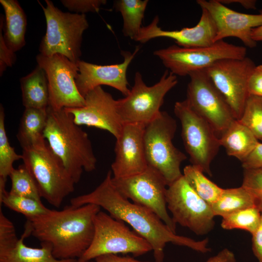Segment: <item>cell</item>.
<instances>
[{
	"mask_svg": "<svg viewBox=\"0 0 262 262\" xmlns=\"http://www.w3.org/2000/svg\"><path fill=\"white\" fill-rule=\"evenodd\" d=\"M112 173L109 171L102 182L93 191L71 198L70 205L77 207L95 204L107 211L112 217L128 223L150 244L154 262H164V248L169 243L202 253L211 251L207 238L196 241L177 235L153 212L131 202L122 196L112 182Z\"/></svg>",
	"mask_w": 262,
	"mask_h": 262,
	"instance_id": "6da1fadb",
	"label": "cell"
},
{
	"mask_svg": "<svg viewBox=\"0 0 262 262\" xmlns=\"http://www.w3.org/2000/svg\"><path fill=\"white\" fill-rule=\"evenodd\" d=\"M100 207L93 204L80 207L71 205L61 210L27 219L30 235L52 247L58 259L80 258L91 245L94 235V218Z\"/></svg>",
	"mask_w": 262,
	"mask_h": 262,
	"instance_id": "7a4b0ae2",
	"label": "cell"
},
{
	"mask_svg": "<svg viewBox=\"0 0 262 262\" xmlns=\"http://www.w3.org/2000/svg\"><path fill=\"white\" fill-rule=\"evenodd\" d=\"M48 120L43 136L77 183L83 171L96 169L97 160L88 134L76 124L72 115L65 108H47Z\"/></svg>",
	"mask_w": 262,
	"mask_h": 262,
	"instance_id": "3957f363",
	"label": "cell"
},
{
	"mask_svg": "<svg viewBox=\"0 0 262 262\" xmlns=\"http://www.w3.org/2000/svg\"><path fill=\"white\" fill-rule=\"evenodd\" d=\"M23 164L31 172L42 198L59 208L74 191V180L45 139L22 148Z\"/></svg>",
	"mask_w": 262,
	"mask_h": 262,
	"instance_id": "277c9868",
	"label": "cell"
},
{
	"mask_svg": "<svg viewBox=\"0 0 262 262\" xmlns=\"http://www.w3.org/2000/svg\"><path fill=\"white\" fill-rule=\"evenodd\" d=\"M176 120L166 112L158 116L145 126L144 143L147 165L159 172L169 186L180 178L181 164L185 154L172 143L176 130Z\"/></svg>",
	"mask_w": 262,
	"mask_h": 262,
	"instance_id": "5b68a950",
	"label": "cell"
},
{
	"mask_svg": "<svg viewBox=\"0 0 262 262\" xmlns=\"http://www.w3.org/2000/svg\"><path fill=\"white\" fill-rule=\"evenodd\" d=\"M43 8L47 30L42 38L40 54L50 56L60 54L77 63L82 55V35L89 24L85 14L63 12L49 0Z\"/></svg>",
	"mask_w": 262,
	"mask_h": 262,
	"instance_id": "8992f818",
	"label": "cell"
},
{
	"mask_svg": "<svg viewBox=\"0 0 262 262\" xmlns=\"http://www.w3.org/2000/svg\"><path fill=\"white\" fill-rule=\"evenodd\" d=\"M177 83V76L166 70L157 83L148 86L141 74L136 72L129 94L116 100L117 110L122 125L146 126L152 121L160 113L164 97Z\"/></svg>",
	"mask_w": 262,
	"mask_h": 262,
	"instance_id": "52a82bcc",
	"label": "cell"
},
{
	"mask_svg": "<svg viewBox=\"0 0 262 262\" xmlns=\"http://www.w3.org/2000/svg\"><path fill=\"white\" fill-rule=\"evenodd\" d=\"M94 226L92 242L78 259V262L91 261L108 254L131 253L134 257H138L152 250L150 244L131 230L124 222L101 211L95 217Z\"/></svg>",
	"mask_w": 262,
	"mask_h": 262,
	"instance_id": "ba28073f",
	"label": "cell"
},
{
	"mask_svg": "<svg viewBox=\"0 0 262 262\" xmlns=\"http://www.w3.org/2000/svg\"><path fill=\"white\" fill-rule=\"evenodd\" d=\"M153 54L169 72L176 76H186L205 69L221 60L244 58L246 49L221 40L206 47L184 48L173 45L155 50Z\"/></svg>",
	"mask_w": 262,
	"mask_h": 262,
	"instance_id": "9c48e42d",
	"label": "cell"
},
{
	"mask_svg": "<svg viewBox=\"0 0 262 262\" xmlns=\"http://www.w3.org/2000/svg\"><path fill=\"white\" fill-rule=\"evenodd\" d=\"M174 112L180 121L182 139L192 165L212 176L211 164L221 147L217 134L185 99L175 103Z\"/></svg>",
	"mask_w": 262,
	"mask_h": 262,
	"instance_id": "30bf717a",
	"label": "cell"
},
{
	"mask_svg": "<svg viewBox=\"0 0 262 262\" xmlns=\"http://www.w3.org/2000/svg\"><path fill=\"white\" fill-rule=\"evenodd\" d=\"M112 182L122 196L153 212L176 233V224L167 211L168 186L164 178L156 170L148 166L145 171L137 175L120 178L112 177Z\"/></svg>",
	"mask_w": 262,
	"mask_h": 262,
	"instance_id": "8fae6325",
	"label": "cell"
},
{
	"mask_svg": "<svg viewBox=\"0 0 262 262\" xmlns=\"http://www.w3.org/2000/svg\"><path fill=\"white\" fill-rule=\"evenodd\" d=\"M166 201L176 224L198 235L213 229L215 216L211 206L197 195L183 175L167 186Z\"/></svg>",
	"mask_w": 262,
	"mask_h": 262,
	"instance_id": "7c38bea8",
	"label": "cell"
},
{
	"mask_svg": "<svg viewBox=\"0 0 262 262\" xmlns=\"http://www.w3.org/2000/svg\"><path fill=\"white\" fill-rule=\"evenodd\" d=\"M185 99L190 107L213 128L219 138L236 120L225 98L205 69L191 73Z\"/></svg>",
	"mask_w": 262,
	"mask_h": 262,
	"instance_id": "4fadbf2b",
	"label": "cell"
},
{
	"mask_svg": "<svg viewBox=\"0 0 262 262\" xmlns=\"http://www.w3.org/2000/svg\"><path fill=\"white\" fill-rule=\"evenodd\" d=\"M36 60L37 65L46 74L50 108L58 110L85 105V98L79 93L75 82L79 74L77 63L60 54L45 56L39 53Z\"/></svg>",
	"mask_w": 262,
	"mask_h": 262,
	"instance_id": "5bb4252c",
	"label": "cell"
},
{
	"mask_svg": "<svg viewBox=\"0 0 262 262\" xmlns=\"http://www.w3.org/2000/svg\"><path fill=\"white\" fill-rule=\"evenodd\" d=\"M255 66L251 59L246 57L221 60L205 69L225 98L237 120L241 117L249 96L248 80Z\"/></svg>",
	"mask_w": 262,
	"mask_h": 262,
	"instance_id": "9a60e30c",
	"label": "cell"
},
{
	"mask_svg": "<svg viewBox=\"0 0 262 262\" xmlns=\"http://www.w3.org/2000/svg\"><path fill=\"white\" fill-rule=\"evenodd\" d=\"M84 98L85 105L82 107L65 108L72 115L75 123L108 131L117 138L123 125L117 112L116 100L101 86L90 91Z\"/></svg>",
	"mask_w": 262,
	"mask_h": 262,
	"instance_id": "2e32d148",
	"label": "cell"
},
{
	"mask_svg": "<svg viewBox=\"0 0 262 262\" xmlns=\"http://www.w3.org/2000/svg\"><path fill=\"white\" fill-rule=\"evenodd\" d=\"M201 8L206 10L216 28L215 42L227 37H235L249 48L257 42L252 38V30L262 25V12L258 14L242 13L234 11L218 0H197Z\"/></svg>",
	"mask_w": 262,
	"mask_h": 262,
	"instance_id": "e0dca14e",
	"label": "cell"
},
{
	"mask_svg": "<svg viewBox=\"0 0 262 262\" xmlns=\"http://www.w3.org/2000/svg\"><path fill=\"white\" fill-rule=\"evenodd\" d=\"M140 49L135 48L132 52L122 51L123 61L119 64L98 65L80 60L77 63L79 74L75 82L80 94L84 98L91 90L105 85L115 88L125 96L130 91L127 78L128 67Z\"/></svg>",
	"mask_w": 262,
	"mask_h": 262,
	"instance_id": "ac0fdd59",
	"label": "cell"
},
{
	"mask_svg": "<svg viewBox=\"0 0 262 262\" xmlns=\"http://www.w3.org/2000/svg\"><path fill=\"white\" fill-rule=\"evenodd\" d=\"M145 126L140 124H123L116 138L115 158L111 165L114 178L137 175L147 167L144 143Z\"/></svg>",
	"mask_w": 262,
	"mask_h": 262,
	"instance_id": "d6986e66",
	"label": "cell"
},
{
	"mask_svg": "<svg viewBox=\"0 0 262 262\" xmlns=\"http://www.w3.org/2000/svg\"><path fill=\"white\" fill-rule=\"evenodd\" d=\"M198 22L194 27L178 30H164L159 26L158 16L146 26H143L134 41L145 43L156 38L164 37L174 40L176 45L184 48L210 46L215 42L216 28L208 11L201 8Z\"/></svg>",
	"mask_w": 262,
	"mask_h": 262,
	"instance_id": "ffe728a7",
	"label": "cell"
},
{
	"mask_svg": "<svg viewBox=\"0 0 262 262\" xmlns=\"http://www.w3.org/2000/svg\"><path fill=\"white\" fill-rule=\"evenodd\" d=\"M29 236V231L25 228L20 238L16 236L0 241V262H78L76 259L56 258L51 246L47 243H41L40 247L27 246L24 241Z\"/></svg>",
	"mask_w": 262,
	"mask_h": 262,
	"instance_id": "44dd1931",
	"label": "cell"
},
{
	"mask_svg": "<svg viewBox=\"0 0 262 262\" xmlns=\"http://www.w3.org/2000/svg\"><path fill=\"white\" fill-rule=\"evenodd\" d=\"M0 3L5 13L4 41L8 48L15 52L26 44V16L17 0H0Z\"/></svg>",
	"mask_w": 262,
	"mask_h": 262,
	"instance_id": "7402d4cb",
	"label": "cell"
},
{
	"mask_svg": "<svg viewBox=\"0 0 262 262\" xmlns=\"http://www.w3.org/2000/svg\"><path fill=\"white\" fill-rule=\"evenodd\" d=\"M219 142L228 155L238 159L241 163L260 142L252 132L237 119L220 136Z\"/></svg>",
	"mask_w": 262,
	"mask_h": 262,
	"instance_id": "603a6c76",
	"label": "cell"
},
{
	"mask_svg": "<svg viewBox=\"0 0 262 262\" xmlns=\"http://www.w3.org/2000/svg\"><path fill=\"white\" fill-rule=\"evenodd\" d=\"M22 103L25 108L47 109L49 93L45 71L39 66L20 80Z\"/></svg>",
	"mask_w": 262,
	"mask_h": 262,
	"instance_id": "cb8c5ba5",
	"label": "cell"
},
{
	"mask_svg": "<svg viewBox=\"0 0 262 262\" xmlns=\"http://www.w3.org/2000/svg\"><path fill=\"white\" fill-rule=\"evenodd\" d=\"M48 120L47 109L26 108L23 113L16 134L22 148L45 140L43 132Z\"/></svg>",
	"mask_w": 262,
	"mask_h": 262,
	"instance_id": "d4e9b609",
	"label": "cell"
},
{
	"mask_svg": "<svg viewBox=\"0 0 262 262\" xmlns=\"http://www.w3.org/2000/svg\"><path fill=\"white\" fill-rule=\"evenodd\" d=\"M147 0H117L115 9L119 12L123 19V35L134 40L143 27L142 23L147 7Z\"/></svg>",
	"mask_w": 262,
	"mask_h": 262,
	"instance_id": "484cf974",
	"label": "cell"
},
{
	"mask_svg": "<svg viewBox=\"0 0 262 262\" xmlns=\"http://www.w3.org/2000/svg\"><path fill=\"white\" fill-rule=\"evenodd\" d=\"M215 216L225 217L245 209L255 207L254 198L244 186L223 189L222 193L211 206Z\"/></svg>",
	"mask_w": 262,
	"mask_h": 262,
	"instance_id": "4316f807",
	"label": "cell"
},
{
	"mask_svg": "<svg viewBox=\"0 0 262 262\" xmlns=\"http://www.w3.org/2000/svg\"><path fill=\"white\" fill-rule=\"evenodd\" d=\"M182 174L197 195L210 206L220 197L223 188L208 179L198 168L192 164L186 165Z\"/></svg>",
	"mask_w": 262,
	"mask_h": 262,
	"instance_id": "83f0119b",
	"label": "cell"
},
{
	"mask_svg": "<svg viewBox=\"0 0 262 262\" xmlns=\"http://www.w3.org/2000/svg\"><path fill=\"white\" fill-rule=\"evenodd\" d=\"M5 207L23 214L27 219L46 213L49 210L39 200L32 197L16 195L6 191L0 196V207Z\"/></svg>",
	"mask_w": 262,
	"mask_h": 262,
	"instance_id": "f1b7e54d",
	"label": "cell"
},
{
	"mask_svg": "<svg viewBox=\"0 0 262 262\" xmlns=\"http://www.w3.org/2000/svg\"><path fill=\"white\" fill-rule=\"evenodd\" d=\"M261 216V211L256 206L245 209L222 217L221 227L226 230H244L252 235L259 226Z\"/></svg>",
	"mask_w": 262,
	"mask_h": 262,
	"instance_id": "f546056e",
	"label": "cell"
},
{
	"mask_svg": "<svg viewBox=\"0 0 262 262\" xmlns=\"http://www.w3.org/2000/svg\"><path fill=\"white\" fill-rule=\"evenodd\" d=\"M12 186L11 193L41 200V196L36 182L33 175L23 164L14 168L9 174Z\"/></svg>",
	"mask_w": 262,
	"mask_h": 262,
	"instance_id": "4dcf8cb0",
	"label": "cell"
},
{
	"mask_svg": "<svg viewBox=\"0 0 262 262\" xmlns=\"http://www.w3.org/2000/svg\"><path fill=\"white\" fill-rule=\"evenodd\" d=\"M5 114L1 104L0 107V182L6 183L7 179L14 169L13 164L22 160V155L17 154L8 140L5 127Z\"/></svg>",
	"mask_w": 262,
	"mask_h": 262,
	"instance_id": "1f68e13d",
	"label": "cell"
},
{
	"mask_svg": "<svg viewBox=\"0 0 262 262\" xmlns=\"http://www.w3.org/2000/svg\"><path fill=\"white\" fill-rule=\"evenodd\" d=\"M238 120L262 142V98L249 95Z\"/></svg>",
	"mask_w": 262,
	"mask_h": 262,
	"instance_id": "d6a6232c",
	"label": "cell"
},
{
	"mask_svg": "<svg viewBox=\"0 0 262 262\" xmlns=\"http://www.w3.org/2000/svg\"><path fill=\"white\" fill-rule=\"evenodd\" d=\"M253 196L255 206L262 211V167L244 169L242 185Z\"/></svg>",
	"mask_w": 262,
	"mask_h": 262,
	"instance_id": "836d02e7",
	"label": "cell"
},
{
	"mask_svg": "<svg viewBox=\"0 0 262 262\" xmlns=\"http://www.w3.org/2000/svg\"><path fill=\"white\" fill-rule=\"evenodd\" d=\"M61 1L69 11L81 14L89 12L98 13L101 6L107 2L105 0H61Z\"/></svg>",
	"mask_w": 262,
	"mask_h": 262,
	"instance_id": "e575fe53",
	"label": "cell"
},
{
	"mask_svg": "<svg viewBox=\"0 0 262 262\" xmlns=\"http://www.w3.org/2000/svg\"><path fill=\"white\" fill-rule=\"evenodd\" d=\"M4 22L3 15L0 17V76H2L8 67H11L15 63L16 57L13 52L6 45L2 34Z\"/></svg>",
	"mask_w": 262,
	"mask_h": 262,
	"instance_id": "d590c367",
	"label": "cell"
},
{
	"mask_svg": "<svg viewBox=\"0 0 262 262\" xmlns=\"http://www.w3.org/2000/svg\"><path fill=\"white\" fill-rule=\"evenodd\" d=\"M249 95L262 98V64L256 66L247 82Z\"/></svg>",
	"mask_w": 262,
	"mask_h": 262,
	"instance_id": "8d00e7d4",
	"label": "cell"
},
{
	"mask_svg": "<svg viewBox=\"0 0 262 262\" xmlns=\"http://www.w3.org/2000/svg\"><path fill=\"white\" fill-rule=\"evenodd\" d=\"M244 169L262 167V143L259 142L248 156L242 162Z\"/></svg>",
	"mask_w": 262,
	"mask_h": 262,
	"instance_id": "74e56055",
	"label": "cell"
},
{
	"mask_svg": "<svg viewBox=\"0 0 262 262\" xmlns=\"http://www.w3.org/2000/svg\"><path fill=\"white\" fill-rule=\"evenodd\" d=\"M252 235V250L258 262H262V211L259 226Z\"/></svg>",
	"mask_w": 262,
	"mask_h": 262,
	"instance_id": "f35d334b",
	"label": "cell"
},
{
	"mask_svg": "<svg viewBox=\"0 0 262 262\" xmlns=\"http://www.w3.org/2000/svg\"><path fill=\"white\" fill-rule=\"evenodd\" d=\"M85 262H150L137 260L130 256H120L117 254H108L99 256L94 260Z\"/></svg>",
	"mask_w": 262,
	"mask_h": 262,
	"instance_id": "ab89813d",
	"label": "cell"
},
{
	"mask_svg": "<svg viewBox=\"0 0 262 262\" xmlns=\"http://www.w3.org/2000/svg\"><path fill=\"white\" fill-rule=\"evenodd\" d=\"M205 262H236V259L234 253L225 248L209 258Z\"/></svg>",
	"mask_w": 262,
	"mask_h": 262,
	"instance_id": "60d3db41",
	"label": "cell"
},
{
	"mask_svg": "<svg viewBox=\"0 0 262 262\" xmlns=\"http://www.w3.org/2000/svg\"><path fill=\"white\" fill-rule=\"evenodd\" d=\"M223 4L238 3L245 8L247 9H255L256 1L254 0H218Z\"/></svg>",
	"mask_w": 262,
	"mask_h": 262,
	"instance_id": "b9f144b4",
	"label": "cell"
},
{
	"mask_svg": "<svg viewBox=\"0 0 262 262\" xmlns=\"http://www.w3.org/2000/svg\"><path fill=\"white\" fill-rule=\"evenodd\" d=\"M251 36L253 40L257 43L262 41V25L252 30Z\"/></svg>",
	"mask_w": 262,
	"mask_h": 262,
	"instance_id": "7bdbcfd3",
	"label": "cell"
}]
</instances>
